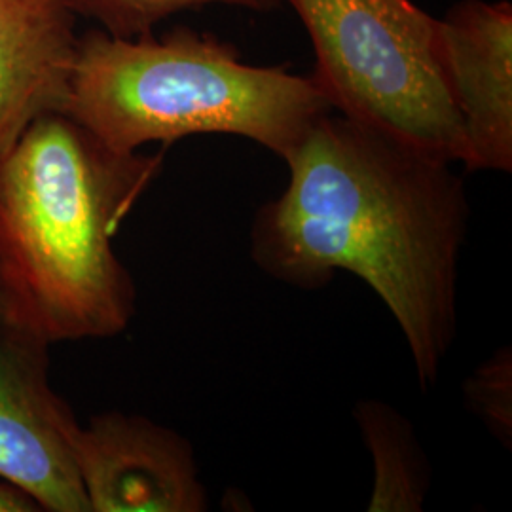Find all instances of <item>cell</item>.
<instances>
[{
    "mask_svg": "<svg viewBox=\"0 0 512 512\" xmlns=\"http://www.w3.org/2000/svg\"><path fill=\"white\" fill-rule=\"evenodd\" d=\"M73 410L50 385V344L0 321V480L40 511L90 512Z\"/></svg>",
    "mask_w": 512,
    "mask_h": 512,
    "instance_id": "obj_5",
    "label": "cell"
},
{
    "mask_svg": "<svg viewBox=\"0 0 512 512\" xmlns=\"http://www.w3.org/2000/svg\"><path fill=\"white\" fill-rule=\"evenodd\" d=\"M315 52L332 110L463 164L465 133L446 82L439 19L412 0H287Z\"/></svg>",
    "mask_w": 512,
    "mask_h": 512,
    "instance_id": "obj_4",
    "label": "cell"
},
{
    "mask_svg": "<svg viewBox=\"0 0 512 512\" xmlns=\"http://www.w3.org/2000/svg\"><path fill=\"white\" fill-rule=\"evenodd\" d=\"M279 2L281 0H71L78 16L97 21L99 29L114 37L145 35L171 16L209 4L264 12L272 10Z\"/></svg>",
    "mask_w": 512,
    "mask_h": 512,
    "instance_id": "obj_10",
    "label": "cell"
},
{
    "mask_svg": "<svg viewBox=\"0 0 512 512\" xmlns=\"http://www.w3.org/2000/svg\"><path fill=\"white\" fill-rule=\"evenodd\" d=\"M162 162L67 112L31 122L0 154V321L50 346L128 329L137 289L114 236Z\"/></svg>",
    "mask_w": 512,
    "mask_h": 512,
    "instance_id": "obj_2",
    "label": "cell"
},
{
    "mask_svg": "<svg viewBox=\"0 0 512 512\" xmlns=\"http://www.w3.org/2000/svg\"><path fill=\"white\" fill-rule=\"evenodd\" d=\"M37 503L18 488L0 482V512H37Z\"/></svg>",
    "mask_w": 512,
    "mask_h": 512,
    "instance_id": "obj_12",
    "label": "cell"
},
{
    "mask_svg": "<svg viewBox=\"0 0 512 512\" xmlns=\"http://www.w3.org/2000/svg\"><path fill=\"white\" fill-rule=\"evenodd\" d=\"M355 420L374 461L368 511H421L429 492V465L414 427L395 408L380 401L357 404Z\"/></svg>",
    "mask_w": 512,
    "mask_h": 512,
    "instance_id": "obj_9",
    "label": "cell"
},
{
    "mask_svg": "<svg viewBox=\"0 0 512 512\" xmlns=\"http://www.w3.org/2000/svg\"><path fill=\"white\" fill-rule=\"evenodd\" d=\"M285 164L287 188L253 220L256 266L306 291L336 272L363 279L403 330L421 387H433L458 334L471 219L454 164L332 112Z\"/></svg>",
    "mask_w": 512,
    "mask_h": 512,
    "instance_id": "obj_1",
    "label": "cell"
},
{
    "mask_svg": "<svg viewBox=\"0 0 512 512\" xmlns=\"http://www.w3.org/2000/svg\"><path fill=\"white\" fill-rule=\"evenodd\" d=\"M465 397L471 410L497 439L512 442V353L499 349L492 359L478 366L465 382Z\"/></svg>",
    "mask_w": 512,
    "mask_h": 512,
    "instance_id": "obj_11",
    "label": "cell"
},
{
    "mask_svg": "<svg viewBox=\"0 0 512 512\" xmlns=\"http://www.w3.org/2000/svg\"><path fill=\"white\" fill-rule=\"evenodd\" d=\"M65 112L122 152L224 133L285 162L332 107L313 76L249 65L234 44L179 25L160 37L80 35Z\"/></svg>",
    "mask_w": 512,
    "mask_h": 512,
    "instance_id": "obj_3",
    "label": "cell"
},
{
    "mask_svg": "<svg viewBox=\"0 0 512 512\" xmlns=\"http://www.w3.org/2000/svg\"><path fill=\"white\" fill-rule=\"evenodd\" d=\"M76 19L71 0H0V154L38 116L67 109Z\"/></svg>",
    "mask_w": 512,
    "mask_h": 512,
    "instance_id": "obj_8",
    "label": "cell"
},
{
    "mask_svg": "<svg viewBox=\"0 0 512 512\" xmlns=\"http://www.w3.org/2000/svg\"><path fill=\"white\" fill-rule=\"evenodd\" d=\"M446 82L465 133L467 171H512V4L463 0L439 19Z\"/></svg>",
    "mask_w": 512,
    "mask_h": 512,
    "instance_id": "obj_7",
    "label": "cell"
},
{
    "mask_svg": "<svg viewBox=\"0 0 512 512\" xmlns=\"http://www.w3.org/2000/svg\"><path fill=\"white\" fill-rule=\"evenodd\" d=\"M73 454L90 512H203L207 492L190 442L137 414L76 425Z\"/></svg>",
    "mask_w": 512,
    "mask_h": 512,
    "instance_id": "obj_6",
    "label": "cell"
}]
</instances>
